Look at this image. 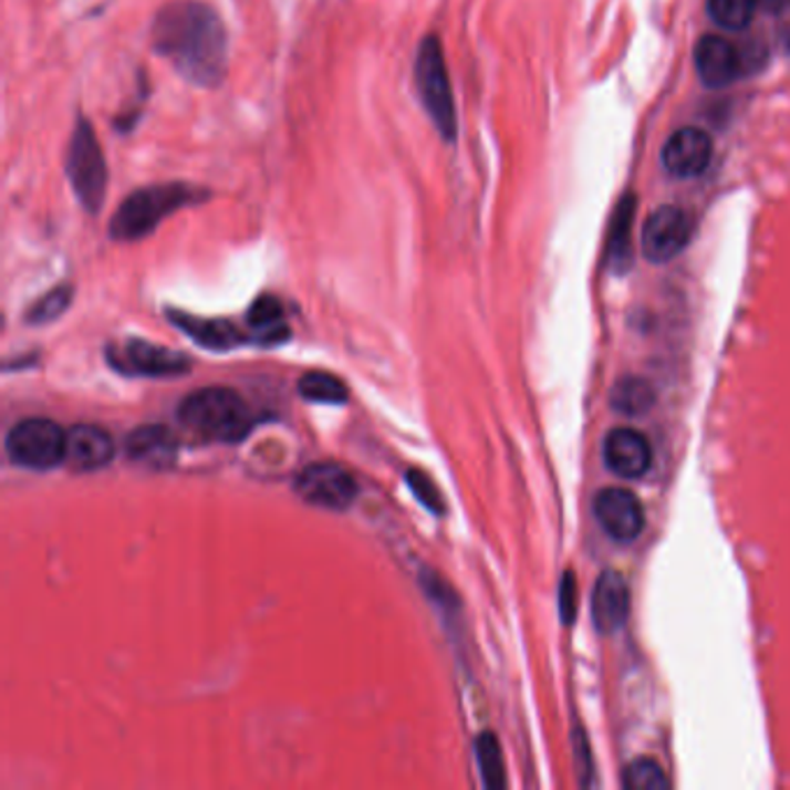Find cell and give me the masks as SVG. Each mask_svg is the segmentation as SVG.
Wrapping results in <instances>:
<instances>
[{
  "instance_id": "21",
  "label": "cell",
  "mask_w": 790,
  "mask_h": 790,
  "mask_svg": "<svg viewBox=\"0 0 790 790\" xmlns=\"http://www.w3.org/2000/svg\"><path fill=\"white\" fill-rule=\"evenodd\" d=\"M300 394L315 404H345L349 402V387L328 372H309L300 381Z\"/></svg>"
},
{
  "instance_id": "27",
  "label": "cell",
  "mask_w": 790,
  "mask_h": 790,
  "mask_svg": "<svg viewBox=\"0 0 790 790\" xmlns=\"http://www.w3.org/2000/svg\"><path fill=\"white\" fill-rule=\"evenodd\" d=\"M758 8H762L765 12H772V14H779V12H786L790 8V0H756Z\"/></svg>"
},
{
  "instance_id": "20",
  "label": "cell",
  "mask_w": 790,
  "mask_h": 790,
  "mask_svg": "<svg viewBox=\"0 0 790 790\" xmlns=\"http://www.w3.org/2000/svg\"><path fill=\"white\" fill-rule=\"evenodd\" d=\"M476 756L480 765L482 783L487 788H506V762H503V751L499 739L493 737V732H480L476 739Z\"/></svg>"
},
{
  "instance_id": "24",
  "label": "cell",
  "mask_w": 790,
  "mask_h": 790,
  "mask_svg": "<svg viewBox=\"0 0 790 790\" xmlns=\"http://www.w3.org/2000/svg\"><path fill=\"white\" fill-rule=\"evenodd\" d=\"M72 294H75L72 292V285H59L54 290H49L27 311V323L38 328L54 323V320H59L70 309Z\"/></svg>"
},
{
  "instance_id": "8",
  "label": "cell",
  "mask_w": 790,
  "mask_h": 790,
  "mask_svg": "<svg viewBox=\"0 0 790 790\" xmlns=\"http://www.w3.org/2000/svg\"><path fill=\"white\" fill-rule=\"evenodd\" d=\"M294 491L311 506L341 512L355 503L360 487L353 474L345 471L343 466L334 461H318L306 466L298 476Z\"/></svg>"
},
{
  "instance_id": "19",
  "label": "cell",
  "mask_w": 790,
  "mask_h": 790,
  "mask_svg": "<svg viewBox=\"0 0 790 790\" xmlns=\"http://www.w3.org/2000/svg\"><path fill=\"white\" fill-rule=\"evenodd\" d=\"M633 216H635V200H633V195H628L620 202V209H616L612 235H610V249H607V262L614 264L620 271L626 269L631 262Z\"/></svg>"
},
{
  "instance_id": "9",
  "label": "cell",
  "mask_w": 790,
  "mask_h": 790,
  "mask_svg": "<svg viewBox=\"0 0 790 790\" xmlns=\"http://www.w3.org/2000/svg\"><path fill=\"white\" fill-rule=\"evenodd\" d=\"M690 237H694V220H690V216L673 205L661 207L645 220V228H642V256L654 264H665L684 253Z\"/></svg>"
},
{
  "instance_id": "23",
  "label": "cell",
  "mask_w": 790,
  "mask_h": 790,
  "mask_svg": "<svg viewBox=\"0 0 790 790\" xmlns=\"http://www.w3.org/2000/svg\"><path fill=\"white\" fill-rule=\"evenodd\" d=\"M622 783L626 790H663L671 788L668 777H665L661 765L654 758H635L631 760L624 772Z\"/></svg>"
},
{
  "instance_id": "1",
  "label": "cell",
  "mask_w": 790,
  "mask_h": 790,
  "mask_svg": "<svg viewBox=\"0 0 790 790\" xmlns=\"http://www.w3.org/2000/svg\"><path fill=\"white\" fill-rule=\"evenodd\" d=\"M152 46L197 89H216L228 77L226 21L202 0H171L163 6L152 23Z\"/></svg>"
},
{
  "instance_id": "18",
  "label": "cell",
  "mask_w": 790,
  "mask_h": 790,
  "mask_svg": "<svg viewBox=\"0 0 790 790\" xmlns=\"http://www.w3.org/2000/svg\"><path fill=\"white\" fill-rule=\"evenodd\" d=\"M610 404L616 413L626 417H640L654 408L656 404V389L649 381L640 376H624L616 381L610 392Z\"/></svg>"
},
{
  "instance_id": "7",
  "label": "cell",
  "mask_w": 790,
  "mask_h": 790,
  "mask_svg": "<svg viewBox=\"0 0 790 790\" xmlns=\"http://www.w3.org/2000/svg\"><path fill=\"white\" fill-rule=\"evenodd\" d=\"M110 362L126 376L171 378L190 372V357L186 353L163 349V345L144 339H128L121 345H112Z\"/></svg>"
},
{
  "instance_id": "5",
  "label": "cell",
  "mask_w": 790,
  "mask_h": 790,
  "mask_svg": "<svg viewBox=\"0 0 790 790\" xmlns=\"http://www.w3.org/2000/svg\"><path fill=\"white\" fill-rule=\"evenodd\" d=\"M65 175L72 193H75L77 202L84 207V211L91 216L101 214L107 195L110 171H107L103 144L84 116L77 118L67 142Z\"/></svg>"
},
{
  "instance_id": "12",
  "label": "cell",
  "mask_w": 790,
  "mask_h": 790,
  "mask_svg": "<svg viewBox=\"0 0 790 790\" xmlns=\"http://www.w3.org/2000/svg\"><path fill=\"white\" fill-rule=\"evenodd\" d=\"M711 160V137L700 128H682L663 146L661 163L677 179H694Z\"/></svg>"
},
{
  "instance_id": "6",
  "label": "cell",
  "mask_w": 790,
  "mask_h": 790,
  "mask_svg": "<svg viewBox=\"0 0 790 790\" xmlns=\"http://www.w3.org/2000/svg\"><path fill=\"white\" fill-rule=\"evenodd\" d=\"M67 432L61 429L54 419L27 417L17 423L8 438L6 453L12 464L31 471H49L65 461Z\"/></svg>"
},
{
  "instance_id": "4",
  "label": "cell",
  "mask_w": 790,
  "mask_h": 790,
  "mask_svg": "<svg viewBox=\"0 0 790 790\" xmlns=\"http://www.w3.org/2000/svg\"><path fill=\"white\" fill-rule=\"evenodd\" d=\"M413 80L417 101L434 123L438 135L446 142H455L459 133L455 91L446 54H443L440 40L436 35H425L423 42H419L413 65Z\"/></svg>"
},
{
  "instance_id": "16",
  "label": "cell",
  "mask_w": 790,
  "mask_h": 790,
  "mask_svg": "<svg viewBox=\"0 0 790 790\" xmlns=\"http://www.w3.org/2000/svg\"><path fill=\"white\" fill-rule=\"evenodd\" d=\"M123 450L131 461L163 471L177 461L179 443L165 425H142L123 440Z\"/></svg>"
},
{
  "instance_id": "3",
  "label": "cell",
  "mask_w": 790,
  "mask_h": 790,
  "mask_svg": "<svg viewBox=\"0 0 790 790\" xmlns=\"http://www.w3.org/2000/svg\"><path fill=\"white\" fill-rule=\"evenodd\" d=\"M177 417L188 434L216 443H237L256 427L249 404L230 387H205L188 394Z\"/></svg>"
},
{
  "instance_id": "13",
  "label": "cell",
  "mask_w": 790,
  "mask_h": 790,
  "mask_svg": "<svg viewBox=\"0 0 790 790\" xmlns=\"http://www.w3.org/2000/svg\"><path fill=\"white\" fill-rule=\"evenodd\" d=\"M631 614V591L622 573L605 571L591 591V620L596 631L612 635L622 631Z\"/></svg>"
},
{
  "instance_id": "2",
  "label": "cell",
  "mask_w": 790,
  "mask_h": 790,
  "mask_svg": "<svg viewBox=\"0 0 790 790\" xmlns=\"http://www.w3.org/2000/svg\"><path fill=\"white\" fill-rule=\"evenodd\" d=\"M211 193L186 181L152 184L133 190L110 220V239L118 243L142 241L158 230L165 218L207 202Z\"/></svg>"
},
{
  "instance_id": "10",
  "label": "cell",
  "mask_w": 790,
  "mask_h": 790,
  "mask_svg": "<svg viewBox=\"0 0 790 790\" xmlns=\"http://www.w3.org/2000/svg\"><path fill=\"white\" fill-rule=\"evenodd\" d=\"M594 514L601 529L622 545L637 540L645 529V508L633 491L622 487L603 489L594 501Z\"/></svg>"
},
{
  "instance_id": "17",
  "label": "cell",
  "mask_w": 790,
  "mask_h": 790,
  "mask_svg": "<svg viewBox=\"0 0 790 790\" xmlns=\"http://www.w3.org/2000/svg\"><path fill=\"white\" fill-rule=\"evenodd\" d=\"M167 315L184 334H188L195 343L205 345V349L228 351L246 341H253L251 336H246L237 325H232L230 320L200 318V315H190L184 311H167Z\"/></svg>"
},
{
  "instance_id": "14",
  "label": "cell",
  "mask_w": 790,
  "mask_h": 790,
  "mask_svg": "<svg viewBox=\"0 0 790 790\" xmlns=\"http://www.w3.org/2000/svg\"><path fill=\"white\" fill-rule=\"evenodd\" d=\"M114 459V440L112 436L95 425H77L67 429L65 440V466L70 471L91 474L101 471Z\"/></svg>"
},
{
  "instance_id": "11",
  "label": "cell",
  "mask_w": 790,
  "mask_h": 790,
  "mask_svg": "<svg viewBox=\"0 0 790 790\" xmlns=\"http://www.w3.org/2000/svg\"><path fill=\"white\" fill-rule=\"evenodd\" d=\"M603 459L614 476L628 480L647 476L654 464L649 438L633 427H616L603 440Z\"/></svg>"
},
{
  "instance_id": "25",
  "label": "cell",
  "mask_w": 790,
  "mask_h": 790,
  "mask_svg": "<svg viewBox=\"0 0 790 790\" xmlns=\"http://www.w3.org/2000/svg\"><path fill=\"white\" fill-rule=\"evenodd\" d=\"M406 485L415 493V499L423 503L429 512H434V514L446 512V501H443V497H440V489L425 471H419V468H410V471H406Z\"/></svg>"
},
{
  "instance_id": "15",
  "label": "cell",
  "mask_w": 790,
  "mask_h": 790,
  "mask_svg": "<svg viewBox=\"0 0 790 790\" xmlns=\"http://www.w3.org/2000/svg\"><path fill=\"white\" fill-rule=\"evenodd\" d=\"M698 77L709 89H724L742 75V54L719 35H705L696 46Z\"/></svg>"
},
{
  "instance_id": "26",
  "label": "cell",
  "mask_w": 790,
  "mask_h": 790,
  "mask_svg": "<svg viewBox=\"0 0 790 790\" xmlns=\"http://www.w3.org/2000/svg\"><path fill=\"white\" fill-rule=\"evenodd\" d=\"M559 605H561V620L563 624H571L575 620V610H578V601H575V575L565 573L561 580V591H559Z\"/></svg>"
},
{
  "instance_id": "22",
  "label": "cell",
  "mask_w": 790,
  "mask_h": 790,
  "mask_svg": "<svg viewBox=\"0 0 790 790\" xmlns=\"http://www.w3.org/2000/svg\"><path fill=\"white\" fill-rule=\"evenodd\" d=\"M756 0H707L709 19L726 31H745L756 12Z\"/></svg>"
}]
</instances>
